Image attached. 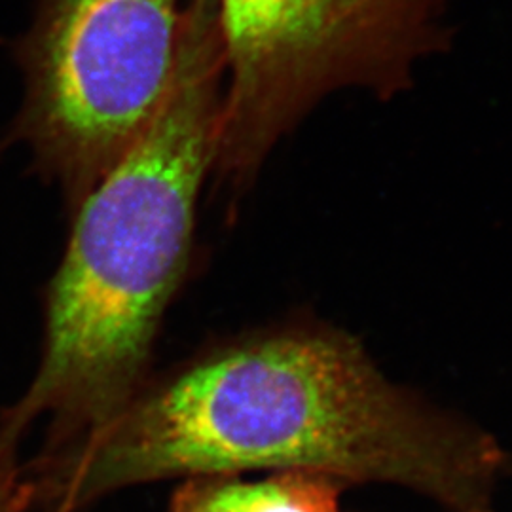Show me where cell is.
<instances>
[{"label":"cell","mask_w":512,"mask_h":512,"mask_svg":"<svg viewBox=\"0 0 512 512\" xmlns=\"http://www.w3.org/2000/svg\"><path fill=\"white\" fill-rule=\"evenodd\" d=\"M497 440L391 384L340 330H268L150 376L109 418L23 463L31 512H84L139 484L308 471L495 512Z\"/></svg>","instance_id":"1"},{"label":"cell","mask_w":512,"mask_h":512,"mask_svg":"<svg viewBox=\"0 0 512 512\" xmlns=\"http://www.w3.org/2000/svg\"><path fill=\"white\" fill-rule=\"evenodd\" d=\"M226 82L217 0H192L164 105L74 211L44 311L37 372L0 414V452L40 450L109 418L152 376L165 311L192 256L196 211L215 167Z\"/></svg>","instance_id":"2"},{"label":"cell","mask_w":512,"mask_h":512,"mask_svg":"<svg viewBox=\"0 0 512 512\" xmlns=\"http://www.w3.org/2000/svg\"><path fill=\"white\" fill-rule=\"evenodd\" d=\"M442 0H217L226 82L215 167L249 183L323 97L403 90L439 42Z\"/></svg>","instance_id":"3"},{"label":"cell","mask_w":512,"mask_h":512,"mask_svg":"<svg viewBox=\"0 0 512 512\" xmlns=\"http://www.w3.org/2000/svg\"><path fill=\"white\" fill-rule=\"evenodd\" d=\"M181 18L177 0H40L14 133L71 213L162 109Z\"/></svg>","instance_id":"4"},{"label":"cell","mask_w":512,"mask_h":512,"mask_svg":"<svg viewBox=\"0 0 512 512\" xmlns=\"http://www.w3.org/2000/svg\"><path fill=\"white\" fill-rule=\"evenodd\" d=\"M342 480L308 471L181 480L167 512H344Z\"/></svg>","instance_id":"5"},{"label":"cell","mask_w":512,"mask_h":512,"mask_svg":"<svg viewBox=\"0 0 512 512\" xmlns=\"http://www.w3.org/2000/svg\"><path fill=\"white\" fill-rule=\"evenodd\" d=\"M31 511V488L19 456L0 452V512Z\"/></svg>","instance_id":"6"}]
</instances>
